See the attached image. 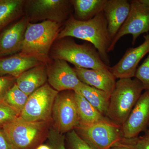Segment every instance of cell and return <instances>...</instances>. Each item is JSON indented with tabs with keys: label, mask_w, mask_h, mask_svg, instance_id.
<instances>
[{
	"label": "cell",
	"mask_w": 149,
	"mask_h": 149,
	"mask_svg": "<svg viewBox=\"0 0 149 149\" xmlns=\"http://www.w3.org/2000/svg\"><path fill=\"white\" fill-rule=\"evenodd\" d=\"M66 37L77 38L91 43L97 49L104 63L109 66L110 61L108 51L112 40L103 11L85 21L77 20L72 15L63 24L56 40Z\"/></svg>",
	"instance_id": "cell-1"
},
{
	"label": "cell",
	"mask_w": 149,
	"mask_h": 149,
	"mask_svg": "<svg viewBox=\"0 0 149 149\" xmlns=\"http://www.w3.org/2000/svg\"><path fill=\"white\" fill-rule=\"evenodd\" d=\"M63 24L51 21L28 22L19 53L32 57L45 64L50 61V51Z\"/></svg>",
	"instance_id": "cell-2"
},
{
	"label": "cell",
	"mask_w": 149,
	"mask_h": 149,
	"mask_svg": "<svg viewBox=\"0 0 149 149\" xmlns=\"http://www.w3.org/2000/svg\"><path fill=\"white\" fill-rule=\"evenodd\" d=\"M49 57L63 60L80 68L106 70L110 67L104 63L93 45L88 42L77 44L72 37L56 40L51 48Z\"/></svg>",
	"instance_id": "cell-3"
},
{
	"label": "cell",
	"mask_w": 149,
	"mask_h": 149,
	"mask_svg": "<svg viewBox=\"0 0 149 149\" xmlns=\"http://www.w3.org/2000/svg\"><path fill=\"white\" fill-rule=\"evenodd\" d=\"M144 91L137 78H122L116 81L111 94L106 117L121 126L125 123Z\"/></svg>",
	"instance_id": "cell-4"
},
{
	"label": "cell",
	"mask_w": 149,
	"mask_h": 149,
	"mask_svg": "<svg viewBox=\"0 0 149 149\" xmlns=\"http://www.w3.org/2000/svg\"><path fill=\"white\" fill-rule=\"evenodd\" d=\"M52 121L31 122L19 116L2 129L14 149H35L47 138Z\"/></svg>",
	"instance_id": "cell-5"
},
{
	"label": "cell",
	"mask_w": 149,
	"mask_h": 149,
	"mask_svg": "<svg viewBox=\"0 0 149 149\" xmlns=\"http://www.w3.org/2000/svg\"><path fill=\"white\" fill-rule=\"evenodd\" d=\"M72 9L70 0H27L24 15L30 23L48 20L63 24L72 15Z\"/></svg>",
	"instance_id": "cell-6"
},
{
	"label": "cell",
	"mask_w": 149,
	"mask_h": 149,
	"mask_svg": "<svg viewBox=\"0 0 149 149\" xmlns=\"http://www.w3.org/2000/svg\"><path fill=\"white\" fill-rule=\"evenodd\" d=\"M74 130L93 149H110L122 139L120 126L108 119L90 125L78 124Z\"/></svg>",
	"instance_id": "cell-7"
},
{
	"label": "cell",
	"mask_w": 149,
	"mask_h": 149,
	"mask_svg": "<svg viewBox=\"0 0 149 149\" xmlns=\"http://www.w3.org/2000/svg\"><path fill=\"white\" fill-rule=\"evenodd\" d=\"M58 93L46 83L29 96L20 117L31 122L52 120L53 106Z\"/></svg>",
	"instance_id": "cell-8"
},
{
	"label": "cell",
	"mask_w": 149,
	"mask_h": 149,
	"mask_svg": "<svg viewBox=\"0 0 149 149\" xmlns=\"http://www.w3.org/2000/svg\"><path fill=\"white\" fill-rule=\"evenodd\" d=\"M53 128L61 134L67 133L79 123L74 91L59 92L53 106Z\"/></svg>",
	"instance_id": "cell-9"
},
{
	"label": "cell",
	"mask_w": 149,
	"mask_h": 149,
	"mask_svg": "<svg viewBox=\"0 0 149 149\" xmlns=\"http://www.w3.org/2000/svg\"><path fill=\"white\" fill-rule=\"evenodd\" d=\"M130 3L128 17L112 41L108 53L113 50L118 40L125 35H132L134 45L140 35L149 32V7L139 0L131 1Z\"/></svg>",
	"instance_id": "cell-10"
},
{
	"label": "cell",
	"mask_w": 149,
	"mask_h": 149,
	"mask_svg": "<svg viewBox=\"0 0 149 149\" xmlns=\"http://www.w3.org/2000/svg\"><path fill=\"white\" fill-rule=\"evenodd\" d=\"M49 85L58 92L74 91L82 82L68 62L58 59H51L46 64Z\"/></svg>",
	"instance_id": "cell-11"
},
{
	"label": "cell",
	"mask_w": 149,
	"mask_h": 149,
	"mask_svg": "<svg viewBox=\"0 0 149 149\" xmlns=\"http://www.w3.org/2000/svg\"><path fill=\"white\" fill-rule=\"evenodd\" d=\"M149 122V91L142 93L125 123L120 126L123 139L138 137Z\"/></svg>",
	"instance_id": "cell-12"
},
{
	"label": "cell",
	"mask_w": 149,
	"mask_h": 149,
	"mask_svg": "<svg viewBox=\"0 0 149 149\" xmlns=\"http://www.w3.org/2000/svg\"><path fill=\"white\" fill-rule=\"evenodd\" d=\"M144 41L135 48H129L123 56L109 70L116 79L135 77L138 65L142 59L149 53V34L144 35Z\"/></svg>",
	"instance_id": "cell-13"
},
{
	"label": "cell",
	"mask_w": 149,
	"mask_h": 149,
	"mask_svg": "<svg viewBox=\"0 0 149 149\" xmlns=\"http://www.w3.org/2000/svg\"><path fill=\"white\" fill-rule=\"evenodd\" d=\"M28 22L24 15L0 34V58L20 52Z\"/></svg>",
	"instance_id": "cell-14"
},
{
	"label": "cell",
	"mask_w": 149,
	"mask_h": 149,
	"mask_svg": "<svg viewBox=\"0 0 149 149\" xmlns=\"http://www.w3.org/2000/svg\"><path fill=\"white\" fill-rule=\"evenodd\" d=\"M130 10V1L107 0L103 12L112 41L128 17Z\"/></svg>",
	"instance_id": "cell-15"
},
{
	"label": "cell",
	"mask_w": 149,
	"mask_h": 149,
	"mask_svg": "<svg viewBox=\"0 0 149 149\" xmlns=\"http://www.w3.org/2000/svg\"><path fill=\"white\" fill-rule=\"evenodd\" d=\"M79 80L86 85L111 94L116 83V78L109 70H102L73 68Z\"/></svg>",
	"instance_id": "cell-16"
},
{
	"label": "cell",
	"mask_w": 149,
	"mask_h": 149,
	"mask_svg": "<svg viewBox=\"0 0 149 149\" xmlns=\"http://www.w3.org/2000/svg\"><path fill=\"white\" fill-rule=\"evenodd\" d=\"M42 64L35 58L19 53L4 57L0 58V76L8 75L16 78L26 70Z\"/></svg>",
	"instance_id": "cell-17"
},
{
	"label": "cell",
	"mask_w": 149,
	"mask_h": 149,
	"mask_svg": "<svg viewBox=\"0 0 149 149\" xmlns=\"http://www.w3.org/2000/svg\"><path fill=\"white\" fill-rule=\"evenodd\" d=\"M47 81V67L42 64L32 68L22 73L16 79L19 89L29 96Z\"/></svg>",
	"instance_id": "cell-18"
},
{
	"label": "cell",
	"mask_w": 149,
	"mask_h": 149,
	"mask_svg": "<svg viewBox=\"0 0 149 149\" xmlns=\"http://www.w3.org/2000/svg\"><path fill=\"white\" fill-rule=\"evenodd\" d=\"M79 93L100 113L106 117L111 94L81 83L74 91Z\"/></svg>",
	"instance_id": "cell-19"
},
{
	"label": "cell",
	"mask_w": 149,
	"mask_h": 149,
	"mask_svg": "<svg viewBox=\"0 0 149 149\" xmlns=\"http://www.w3.org/2000/svg\"><path fill=\"white\" fill-rule=\"evenodd\" d=\"M74 15L73 17L80 21L92 19L103 11L107 0H70Z\"/></svg>",
	"instance_id": "cell-20"
},
{
	"label": "cell",
	"mask_w": 149,
	"mask_h": 149,
	"mask_svg": "<svg viewBox=\"0 0 149 149\" xmlns=\"http://www.w3.org/2000/svg\"><path fill=\"white\" fill-rule=\"evenodd\" d=\"M74 99L79 117L78 124L90 125L108 119L79 93L74 92Z\"/></svg>",
	"instance_id": "cell-21"
},
{
	"label": "cell",
	"mask_w": 149,
	"mask_h": 149,
	"mask_svg": "<svg viewBox=\"0 0 149 149\" xmlns=\"http://www.w3.org/2000/svg\"><path fill=\"white\" fill-rule=\"evenodd\" d=\"M24 0H0V31L24 15Z\"/></svg>",
	"instance_id": "cell-22"
},
{
	"label": "cell",
	"mask_w": 149,
	"mask_h": 149,
	"mask_svg": "<svg viewBox=\"0 0 149 149\" xmlns=\"http://www.w3.org/2000/svg\"><path fill=\"white\" fill-rule=\"evenodd\" d=\"M28 97L19 89L15 83L6 93L1 101L21 113Z\"/></svg>",
	"instance_id": "cell-23"
},
{
	"label": "cell",
	"mask_w": 149,
	"mask_h": 149,
	"mask_svg": "<svg viewBox=\"0 0 149 149\" xmlns=\"http://www.w3.org/2000/svg\"><path fill=\"white\" fill-rule=\"evenodd\" d=\"M20 116L17 111L2 101H0V127L14 120Z\"/></svg>",
	"instance_id": "cell-24"
},
{
	"label": "cell",
	"mask_w": 149,
	"mask_h": 149,
	"mask_svg": "<svg viewBox=\"0 0 149 149\" xmlns=\"http://www.w3.org/2000/svg\"><path fill=\"white\" fill-rule=\"evenodd\" d=\"M116 145L128 147L132 149H149V137L144 135L133 139L122 138Z\"/></svg>",
	"instance_id": "cell-25"
},
{
	"label": "cell",
	"mask_w": 149,
	"mask_h": 149,
	"mask_svg": "<svg viewBox=\"0 0 149 149\" xmlns=\"http://www.w3.org/2000/svg\"><path fill=\"white\" fill-rule=\"evenodd\" d=\"M135 78L142 83L145 91H149V54L136 70Z\"/></svg>",
	"instance_id": "cell-26"
},
{
	"label": "cell",
	"mask_w": 149,
	"mask_h": 149,
	"mask_svg": "<svg viewBox=\"0 0 149 149\" xmlns=\"http://www.w3.org/2000/svg\"><path fill=\"white\" fill-rule=\"evenodd\" d=\"M66 138L69 149H93L74 129L67 133Z\"/></svg>",
	"instance_id": "cell-27"
},
{
	"label": "cell",
	"mask_w": 149,
	"mask_h": 149,
	"mask_svg": "<svg viewBox=\"0 0 149 149\" xmlns=\"http://www.w3.org/2000/svg\"><path fill=\"white\" fill-rule=\"evenodd\" d=\"M47 138L49 145L52 149H67L65 143V137L53 127L50 128Z\"/></svg>",
	"instance_id": "cell-28"
},
{
	"label": "cell",
	"mask_w": 149,
	"mask_h": 149,
	"mask_svg": "<svg viewBox=\"0 0 149 149\" xmlns=\"http://www.w3.org/2000/svg\"><path fill=\"white\" fill-rule=\"evenodd\" d=\"M16 78L11 76H0V101L15 83Z\"/></svg>",
	"instance_id": "cell-29"
},
{
	"label": "cell",
	"mask_w": 149,
	"mask_h": 149,
	"mask_svg": "<svg viewBox=\"0 0 149 149\" xmlns=\"http://www.w3.org/2000/svg\"><path fill=\"white\" fill-rule=\"evenodd\" d=\"M0 149H14L1 127H0Z\"/></svg>",
	"instance_id": "cell-30"
},
{
	"label": "cell",
	"mask_w": 149,
	"mask_h": 149,
	"mask_svg": "<svg viewBox=\"0 0 149 149\" xmlns=\"http://www.w3.org/2000/svg\"><path fill=\"white\" fill-rule=\"evenodd\" d=\"M35 149H52V147L49 145H46V144H41L40 146H38Z\"/></svg>",
	"instance_id": "cell-31"
},
{
	"label": "cell",
	"mask_w": 149,
	"mask_h": 149,
	"mask_svg": "<svg viewBox=\"0 0 149 149\" xmlns=\"http://www.w3.org/2000/svg\"><path fill=\"white\" fill-rule=\"evenodd\" d=\"M110 149H132L128 148V147L123 146H119V145H116L113 147H112Z\"/></svg>",
	"instance_id": "cell-32"
},
{
	"label": "cell",
	"mask_w": 149,
	"mask_h": 149,
	"mask_svg": "<svg viewBox=\"0 0 149 149\" xmlns=\"http://www.w3.org/2000/svg\"><path fill=\"white\" fill-rule=\"evenodd\" d=\"M140 2L149 7V0H139Z\"/></svg>",
	"instance_id": "cell-33"
},
{
	"label": "cell",
	"mask_w": 149,
	"mask_h": 149,
	"mask_svg": "<svg viewBox=\"0 0 149 149\" xmlns=\"http://www.w3.org/2000/svg\"><path fill=\"white\" fill-rule=\"evenodd\" d=\"M145 136H148V137H149V129H148L146 131V133L145 134Z\"/></svg>",
	"instance_id": "cell-34"
},
{
	"label": "cell",
	"mask_w": 149,
	"mask_h": 149,
	"mask_svg": "<svg viewBox=\"0 0 149 149\" xmlns=\"http://www.w3.org/2000/svg\"><path fill=\"white\" fill-rule=\"evenodd\" d=\"M148 127L149 128V123H148Z\"/></svg>",
	"instance_id": "cell-35"
}]
</instances>
